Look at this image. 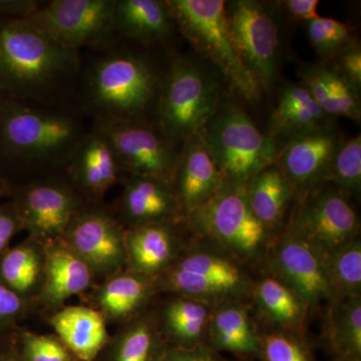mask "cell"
<instances>
[{
  "mask_svg": "<svg viewBox=\"0 0 361 361\" xmlns=\"http://www.w3.org/2000/svg\"><path fill=\"white\" fill-rule=\"evenodd\" d=\"M111 37L82 52L75 101L92 125L156 123L164 78L175 54Z\"/></svg>",
  "mask_w": 361,
  "mask_h": 361,
  "instance_id": "cell-1",
  "label": "cell"
},
{
  "mask_svg": "<svg viewBox=\"0 0 361 361\" xmlns=\"http://www.w3.org/2000/svg\"><path fill=\"white\" fill-rule=\"evenodd\" d=\"M90 129L75 102L27 103L0 94V174L13 186L63 174Z\"/></svg>",
  "mask_w": 361,
  "mask_h": 361,
  "instance_id": "cell-2",
  "label": "cell"
},
{
  "mask_svg": "<svg viewBox=\"0 0 361 361\" xmlns=\"http://www.w3.org/2000/svg\"><path fill=\"white\" fill-rule=\"evenodd\" d=\"M82 54L27 20L0 18V94L37 104L75 102Z\"/></svg>",
  "mask_w": 361,
  "mask_h": 361,
  "instance_id": "cell-3",
  "label": "cell"
},
{
  "mask_svg": "<svg viewBox=\"0 0 361 361\" xmlns=\"http://www.w3.org/2000/svg\"><path fill=\"white\" fill-rule=\"evenodd\" d=\"M159 293L196 299L211 306L251 299L254 281L245 265L205 240L186 243L180 255L157 278Z\"/></svg>",
  "mask_w": 361,
  "mask_h": 361,
  "instance_id": "cell-4",
  "label": "cell"
},
{
  "mask_svg": "<svg viewBox=\"0 0 361 361\" xmlns=\"http://www.w3.org/2000/svg\"><path fill=\"white\" fill-rule=\"evenodd\" d=\"M220 103L215 73L199 56L175 54L161 85L156 123L171 140L184 144L201 134Z\"/></svg>",
  "mask_w": 361,
  "mask_h": 361,
  "instance_id": "cell-5",
  "label": "cell"
},
{
  "mask_svg": "<svg viewBox=\"0 0 361 361\" xmlns=\"http://www.w3.org/2000/svg\"><path fill=\"white\" fill-rule=\"evenodd\" d=\"M183 224L195 238L219 247L244 265L265 259L274 241L252 212L246 184L228 180L210 200L187 214Z\"/></svg>",
  "mask_w": 361,
  "mask_h": 361,
  "instance_id": "cell-6",
  "label": "cell"
},
{
  "mask_svg": "<svg viewBox=\"0 0 361 361\" xmlns=\"http://www.w3.org/2000/svg\"><path fill=\"white\" fill-rule=\"evenodd\" d=\"M171 16L199 58H205L228 84L247 101H256L261 89L242 65L233 47L223 0H165Z\"/></svg>",
  "mask_w": 361,
  "mask_h": 361,
  "instance_id": "cell-7",
  "label": "cell"
},
{
  "mask_svg": "<svg viewBox=\"0 0 361 361\" xmlns=\"http://www.w3.org/2000/svg\"><path fill=\"white\" fill-rule=\"evenodd\" d=\"M225 180L247 184L278 155L274 137L265 135L243 109L221 102L200 134Z\"/></svg>",
  "mask_w": 361,
  "mask_h": 361,
  "instance_id": "cell-8",
  "label": "cell"
},
{
  "mask_svg": "<svg viewBox=\"0 0 361 361\" xmlns=\"http://www.w3.org/2000/svg\"><path fill=\"white\" fill-rule=\"evenodd\" d=\"M9 200L20 216L23 231L44 245L63 240L75 215L90 205L65 173L13 186Z\"/></svg>",
  "mask_w": 361,
  "mask_h": 361,
  "instance_id": "cell-9",
  "label": "cell"
},
{
  "mask_svg": "<svg viewBox=\"0 0 361 361\" xmlns=\"http://www.w3.org/2000/svg\"><path fill=\"white\" fill-rule=\"evenodd\" d=\"M226 20L233 47L261 90L276 78L279 28L264 4L256 0L226 1Z\"/></svg>",
  "mask_w": 361,
  "mask_h": 361,
  "instance_id": "cell-10",
  "label": "cell"
},
{
  "mask_svg": "<svg viewBox=\"0 0 361 361\" xmlns=\"http://www.w3.org/2000/svg\"><path fill=\"white\" fill-rule=\"evenodd\" d=\"M115 4L116 0H51L26 20L82 54L113 37Z\"/></svg>",
  "mask_w": 361,
  "mask_h": 361,
  "instance_id": "cell-11",
  "label": "cell"
},
{
  "mask_svg": "<svg viewBox=\"0 0 361 361\" xmlns=\"http://www.w3.org/2000/svg\"><path fill=\"white\" fill-rule=\"evenodd\" d=\"M63 241L89 266L97 282L127 267L126 228L104 203L85 205L68 225Z\"/></svg>",
  "mask_w": 361,
  "mask_h": 361,
  "instance_id": "cell-12",
  "label": "cell"
},
{
  "mask_svg": "<svg viewBox=\"0 0 361 361\" xmlns=\"http://www.w3.org/2000/svg\"><path fill=\"white\" fill-rule=\"evenodd\" d=\"M285 231L326 258L360 237V221L348 196L338 190L320 189L302 199Z\"/></svg>",
  "mask_w": 361,
  "mask_h": 361,
  "instance_id": "cell-13",
  "label": "cell"
},
{
  "mask_svg": "<svg viewBox=\"0 0 361 361\" xmlns=\"http://www.w3.org/2000/svg\"><path fill=\"white\" fill-rule=\"evenodd\" d=\"M97 127L110 139L123 174L146 176L172 184L183 144L168 137L156 123L135 122Z\"/></svg>",
  "mask_w": 361,
  "mask_h": 361,
  "instance_id": "cell-14",
  "label": "cell"
},
{
  "mask_svg": "<svg viewBox=\"0 0 361 361\" xmlns=\"http://www.w3.org/2000/svg\"><path fill=\"white\" fill-rule=\"evenodd\" d=\"M268 250V270L300 297L308 310L317 311L331 301L325 258L304 240L284 231Z\"/></svg>",
  "mask_w": 361,
  "mask_h": 361,
  "instance_id": "cell-15",
  "label": "cell"
},
{
  "mask_svg": "<svg viewBox=\"0 0 361 361\" xmlns=\"http://www.w3.org/2000/svg\"><path fill=\"white\" fill-rule=\"evenodd\" d=\"M341 141L327 126L290 137L278 153L275 165L288 179L295 196L305 198L326 184L330 161Z\"/></svg>",
  "mask_w": 361,
  "mask_h": 361,
  "instance_id": "cell-16",
  "label": "cell"
},
{
  "mask_svg": "<svg viewBox=\"0 0 361 361\" xmlns=\"http://www.w3.org/2000/svg\"><path fill=\"white\" fill-rule=\"evenodd\" d=\"M65 175L85 203L97 205L104 203V196L122 182L125 174L108 135L92 125L68 161Z\"/></svg>",
  "mask_w": 361,
  "mask_h": 361,
  "instance_id": "cell-17",
  "label": "cell"
},
{
  "mask_svg": "<svg viewBox=\"0 0 361 361\" xmlns=\"http://www.w3.org/2000/svg\"><path fill=\"white\" fill-rule=\"evenodd\" d=\"M123 190L114 213L126 229L151 224L182 223V209L170 183L146 177L123 175Z\"/></svg>",
  "mask_w": 361,
  "mask_h": 361,
  "instance_id": "cell-18",
  "label": "cell"
},
{
  "mask_svg": "<svg viewBox=\"0 0 361 361\" xmlns=\"http://www.w3.org/2000/svg\"><path fill=\"white\" fill-rule=\"evenodd\" d=\"M44 282L35 308L54 312L71 297L85 293L97 283L89 266L63 240L44 244Z\"/></svg>",
  "mask_w": 361,
  "mask_h": 361,
  "instance_id": "cell-19",
  "label": "cell"
},
{
  "mask_svg": "<svg viewBox=\"0 0 361 361\" xmlns=\"http://www.w3.org/2000/svg\"><path fill=\"white\" fill-rule=\"evenodd\" d=\"M177 28L165 0H116L113 37L148 49H166Z\"/></svg>",
  "mask_w": 361,
  "mask_h": 361,
  "instance_id": "cell-20",
  "label": "cell"
},
{
  "mask_svg": "<svg viewBox=\"0 0 361 361\" xmlns=\"http://www.w3.org/2000/svg\"><path fill=\"white\" fill-rule=\"evenodd\" d=\"M224 180L200 135L184 142L179 165L171 184L184 218L210 200Z\"/></svg>",
  "mask_w": 361,
  "mask_h": 361,
  "instance_id": "cell-21",
  "label": "cell"
},
{
  "mask_svg": "<svg viewBox=\"0 0 361 361\" xmlns=\"http://www.w3.org/2000/svg\"><path fill=\"white\" fill-rule=\"evenodd\" d=\"M157 294L155 278L125 269L94 285L90 303L106 322L121 325L146 310Z\"/></svg>",
  "mask_w": 361,
  "mask_h": 361,
  "instance_id": "cell-22",
  "label": "cell"
},
{
  "mask_svg": "<svg viewBox=\"0 0 361 361\" xmlns=\"http://www.w3.org/2000/svg\"><path fill=\"white\" fill-rule=\"evenodd\" d=\"M182 223L145 225L126 229V269L155 279L160 276L186 245L179 234V225Z\"/></svg>",
  "mask_w": 361,
  "mask_h": 361,
  "instance_id": "cell-23",
  "label": "cell"
},
{
  "mask_svg": "<svg viewBox=\"0 0 361 361\" xmlns=\"http://www.w3.org/2000/svg\"><path fill=\"white\" fill-rule=\"evenodd\" d=\"M49 322L78 361L96 360L111 338L108 322L92 306H63L51 313Z\"/></svg>",
  "mask_w": 361,
  "mask_h": 361,
  "instance_id": "cell-24",
  "label": "cell"
},
{
  "mask_svg": "<svg viewBox=\"0 0 361 361\" xmlns=\"http://www.w3.org/2000/svg\"><path fill=\"white\" fill-rule=\"evenodd\" d=\"M213 308L189 297H169L156 311L159 329L169 348H193L207 344Z\"/></svg>",
  "mask_w": 361,
  "mask_h": 361,
  "instance_id": "cell-25",
  "label": "cell"
},
{
  "mask_svg": "<svg viewBox=\"0 0 361 361\" xmlns=\"http://www.w3.org/2000/svg\"><path fill=\"white\" fill-rule=\"evenodd\" d=\"M207 344L217 353L227 351L241 357H258L260 331L246 303L226 302L214 306Z\"/></svg>",
  "mask_w": 361,
  "mask_h": 361,
  "instance_id": "cell-26",
  "label": "cell"
},
{
  "mask_svg": "<svg viewBox=\"0 0 361 361\" xmlns=\"http://www.w3.org/2000/svg\"><path fill=\"white\" fill-rule=\"evenodd\" d=\"M259 316L271 329L305 334L307 305L285 282L272 273L254 281L251 294Z\"/></svg>",
  "mask_w": 361,
  "mask_h": 361,
  "instance_id": "cell-27",
  "label": "cell"
},
{
  "mask_svg": "<svg viewBox=\"0 0 361 361\" xmlns=\"http://www.w3.org/2000/svg\"><path fill=\"white\" fill-rule=\"evenodd\" d=\"M168 348L156 311L146 310L121 324L104 350L109 351V361H161Z\"/></svg>",
  "mask_w": 361,
  "mask_h": 361,
  "instance_id": "cell-28",
  "label": "cell"
},
{
  "mask_svg": "<svg viewBox=\"0 0 361 361\" xmlns=\"http://www.w3.org/2000/svg\"><path fill=\"white\" fill-rule=\"evenodd\" d=\"M246 193L252 212L274 237L283 224L287 208L295 196L288 179L274 164L248 180Z\"/></svg>",
  "mask_w": 361,
  "mask_h": 361,
  "instance_id": "cell-29",
  "label": "cell"
},
{
  "mask_svg": "<svg viewBox=\"0 0 361 361\" xmlns=\"http://www.w3.org/2000/svg\"><path fill=\"white\" fill-rule=\"evenodd\" d=\"M44 244L27 237L0 257V281L35 307L44 282Z\"/></svg>",
  "mask_w": 361,
  "mask_h": 361,
  "instance_id": "cell-30",
  "label": "cell"
},
{
  "mask_svg": "<svg viewBox=\"0 0 361 361\" xmlns=\"http://www.w3.org/2000/svg\"><path fill=\"white\" fill-rule=\"evenodd\" d=\"M327 115L302 84L285 85L270 116L271 137L293 135L325 126Z\"/></svg>",
  "mask_w": 361,
  "mask_h": 361,
  "instance_id": "cell-31",
  "label": "cell"
},
{
  "mask_svg": "<svg viewBox=\"0 0 361 361\" xmlns=\"http://www.w3.org/2000/svg\"><path fill=\"white\" fill-rule=\"evenodd\" d=\"M325 343L332 356H361V295L334 301L326 307Z\"/></svg>",
  "mask_w": 361,
  "mask_h": 361,
  "instance_id": "cell-32",
  "label": "cell"
},
{
  "mask_svg": "<svg viewBox=\"0 0 361 361\" xmlns=\"http://www.w3.org/2000/svg\"><path fill=\"white\" fill-rule=\"evenodd\" d=\"M325 271L331 297L330 303L361 295L360 237L327 256L325 258Z\"/></svg>",
  "mask_w": 361,
  "mask_h": 361,
  "instance_id": "cell-33",
  "label": "cell"
},
{
  "mask_svg": "<svg viewBox=\"0 0 361 361\" xmlns=\"http://www.w3.org/2000/svg\"><path fill=\"white\" fill-rule=\"evenodd\" d=\"M326 183L342 194L357 195L361 188V135L341 141L330 161Z\"/></svg>",
  "mask_w": 361,
  "mask_h": 361,
  "instance_id": "cell-34",
  "label": "cell"
},
{
  "mask_svg": "<svg viewBox=\"0 0 361 361\" xmlns=\"http://www.w3.org/2000/svg\"><path fill=\"white\" fill-rule=\"evenodd\" d=\"M258 357L262 361H316L305 334L271 327L260 332Z\"/></svg>",
  "mask_w": 361,
  "mask_h": 361,
  "instance_id": "cell-35",
  "label": "cell"
},
{
  "mask_svg": "<svg viewBox=\"0 0 361 361\" xmlns=\"http://www.w3.org/2000/svg\"><path fill=\"white\" fill-rule=\"evenodd\" d=\"M16 339L23 361H77L54 334H35L20 327Z\"/></svg>",
  "mask_w": 361,
  "mask_h": 361,
  "instance_id": "cell-36",
  "label": "cell"
},
{
  "mask_svg": "<svg viewBox=\"0 0 361 361\" xmlns=\"http://www.w3.org/2000/svg\"><path fill=\"white\" fill-rule=\"evenodd\" d=\"M307 35L316 52L324 58L336 56L350 42L348 25L330 18H317L307 21Z\"/></svg>",
  "mask_w": 361,
  "mask_h": 361,
  "instance_id": "cell-37",
  "label": "cell"
},
{
  "mask_svg": "<svg viewBox=\"0 0 361 361\" xmlns=\"http://www.w3.org/2000/svg\"><path fill=\"white\" fill-rule=\"evenodd\" d=\"M325 75L331 94L334 116H346L351 120L360 121V92L338 71L334 70V68L325 66Z\"/></svg>",
  "mask_w": 361,
  "mask_h": 361,
  "instance_id": "cell-38",
  "label": "cell"
},
{
  "mask_svg": "<svg viewBox=\"0 0 361 361\" xmlns=\"http://www.w3.org/2000/svg\"><path fill=\"white\" fill-rule=\"evenodd\" d=\"M35 310L32 303L14 293L0 281V337L13 334Z\"/></svg>",
  "mask_w": 361,
  "mask_h": 361,
  "instance_id": "cell-39",
  "label": "cell"
},
{
  "mask_svg": "<svg viewBox=\"0 0 361 361\" xmlns=\"http://www.w3.org/2000/svg\"><path fill=\"white\" fill-rule=\"evenodd\" d=\"M337 65L334 70L345 78L358 92L361 87V51L360 44L348 45L337 54Z\"/></svg>",
  "mask_w": 361,
  "mask_h": 361,
  "instance_id": "cell-40",
  "label": "cell"
},
{
  "mask_svg": "<svg viewBox=\"0 0 361 361\" xmlns=\"http://www.w3.org/2000/svg\"><path fill=\"white\" fill-rule=\"evenodd\" d=\"M21 231L23 224L13 202H0V257L8 250L13 237Z\"/></svg>",
  "mask_w": 361,
  "mask_h": 361,
  "instance_id": "cell-41",
  "label": "cell"
},
{
  "mask_svg": "<svg viewBox=\"0 0 361 361\" xmlns=\"http://www.w3.org/2000/svg\"><path fill=\"white\" fill-rule=\"evenodd\" d=\"M161 361H225L208 344L193 348H169Z\"/></svg>",
  "mask_w": 361,
  "mask_h": 361,
  "instance_id": "cell-42",
  "label": "cell"
},
{
  "mask_svg": "<svg viewBox=\"0 0 361 361\" xmlns=\"http://www.w3.org/2000/svg\"><path fill=\"white\" fill-rule=\"evenodd\" d=\"M44 2L40 0H0V18L26 20Z\"/></svg>",
  "mask_w": 361,
  "mask_h": 361,
  "instance_id": "cell-43",
  "label": "cell"
},
{
  "mask_svg": "<svg viewBox=\"0 0 361 361\" xmlns=\"http://www.w3.org/2000/svg\"><path fill=\"white\" fill-rule=\"evenodd\" d=\"M285 8L297 20L310 21L317 18L318 0H286L282 1Z\"/></svg>",
  "mask_w": 361,
  "mask_h": 361,
  "instance_id": "cell-44",
  "label": "cell"
},
{
  "mask_svg": "<svg viewBox=\"0 0 361 361\" xmlns=\"http://www.w3.org/2000/svg\"><path fill=\"white\" fill-rule=\"evenodd\" d=\"M13 338V341L7 343L8 345L6 348H0V361H23L16 344V332H14Z\"/></svg>",
  "mask_w": 361,
  "mask_h": 361,
  "instance_id": "cell-45",
  "label": "cell"
},
{
  "mask_svg": "<svg viewBox=\"0 0 361 361\" xmlns=\"http://www.w3.org/2000/svg\"><path fill=\"white\" fill-rule=\"evenodd\" d=\"M13 188V186L9 183V180L0 174V202L4 198H11Z\"/></svg>",
  "mask_w": 361,
  "mask_h": 361,
  "instance_id": "cell-46",
  "label": "cell"
},
{
  "mask_svg": "<svg viewBox=\"0 0 361 361\" xmlns=\"http://www.w3.org/2000/svg\"><path fill=\"white\" fill-rule=\"evenodd\" d=\"M332 361H361V356H356V355L332 356Z\"/></svg>",
  "mask_w": 361,
  "mask_h": 361,
  "instance_id": "cell-47",
  "label": "cell"
}]
</instances>
